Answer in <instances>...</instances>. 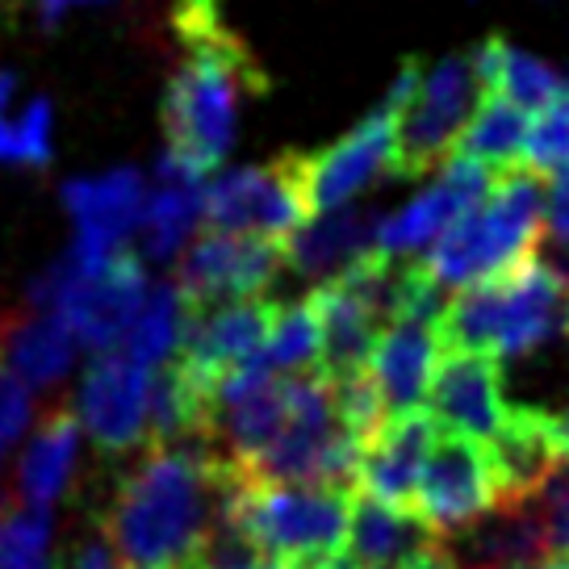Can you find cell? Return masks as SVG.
Returning a JSON list of instances; mask_svg holds the SVG:
<instances>
[{
    "mask_svg": "<svg viewBox=\"0 0 569 569\" xmlns=\"http://www.w3.org/2000/svg\"><path fill=\"white\" fill-rule=\"evenodd\" d=\"M532 502L545 519L552 552H569V461L557 465V473L536 490Z\"/></svg>",
    "mask_w": 569,
    "mask_h": 569,
    "instance_id": "cell-33",
    "label": "cell"
},
{
    "mask_svg": "<svg viewBox=\"0 0 569 569\" xmlns=\"http://www.w3.org/2000/svg\"><path fill=\"white\" fill-rule=\"evenodd\" d=\"M272 322H277V302H268V298L193 310L184 343L177 352L180 369L193 377L201 390L213 393L222 377L264 348Z\"/></svg>",
    "mask_w": 569,
    "mask_h": 569,
    "instance_id": "cell-14",
    "label": "cell"
},
{
    "mask_svg": "<svg viewBox=\"0 0 569 569\" xmlns=\"http://www.w3.org/2000/svg\"><path fill=\"white\" fill-rule=\"evenodd\" d=\"M189 319H193V306L180 293V284H156L147 293V306L134 319V327L126 331L118 352H126L130 360L147 365V369L151 365H168V360H177L180 343H184Z\"/></svg>",
    "mask_w": 569,
    "mask_h": 569,
    "instance_id": "cell-28",
    "label": "cell"
},
{
    "mask_svg": "<svg viewBox=\"0 0 569 569\" xmlns=\"http://www.w3.org/2000/svg\"><path fill=\"white\" fill-rule=\"evenodd\" d=\"M281 264H289L284 243L256 239V234L213 231L210 227L201 239H193L184 248L177 284L193 310H210V306L264 298L268 284L277 281Z\"/></svg>",
    "mask_w": 569,
    "mask_h": 569,
    "instance_id": "cell-10",
    "label": "cell"
},
{
    "mask_svg": "<svg viewBox=\"0 0 569 569\" xmlns=\"http://www.w3.org/2000/svg\"><path fill=\"white\" fill-rule=\"evenodd\" d=\"M532 130V113L519 109L516 101L507 97H481V106L473 109V118L465 126L461 142L452 156H465V160L486 163L495 177L519 168V156H523V139Z\"/></svg>",
    "mask_w": 569,
    "mask_h": 569,
    "instance_id": "cell-27",
    "label": "cell"
},
{
    "mask_svg": "<svg viewBox=\"0 0 569 569\" xmlns=\"http://www.w3.org/2000/svg\"><path fill=\"white\" fill-rule=\"evenodd\" d=\"M419 63H407L390 97L373 109L365 122L348 130L336 147H322L315 156H302L306 168V193H310V210L331 213L343 210L360 189H369L381 172L393 177V160H398V122H402V106H407L415 89H419Z\"/></svg>",
    "mask_w": 569,
    "mask_h": 569,
    "instance_id": "cell-7",
    "label": "cell"
},
{
    "mask_svg": "<svg viewBox=\"0 0 569 569\" xmlns=\"http://www.w3.org/2000/svg\"><path fill=\"white\" fill-rule=\"evenodd\" d=\"M440 549L452 569H536L557 557L532 498H498L481 519L445 532Z\"/></svg>",
    "mask_w": 569,
    "mask_h": 569,
    "instance_id": "cell-16",
    "label": "cell"
},
{
    "mask_svg": "<svg viewBox=\"0 0 569 569\" xmlns=\"http://www.w3.org/2000/svg\"><path fill=\"white\" fill-rule=\"evenodd\" d=\"M310 213L302 156H281L268 168H234L206 184V222L213 231L256 234L289 248Z\"/></svg>",
    "mask_w": 569,
    "mask_h": 569,
    "instance_id": "cell-8",
    "label": "cell"
},
{
    "mask_svg": "<svg viewBox=\"0 0 569 569\" xmlns=\"http://www.w3.org/2000/svg\"><path fill=\"white\" fill-rule=\"evenodd\" d=\"M0 569H54L51 516L30 502H0Z\"/></svg>",
    "mask_w": 569,
    "mask_h": 569,
    "instance_id": "cell-30",
    "label": "cell"
},
{
    "mask_svg": "<svg viewBox=\"0 0 569 569\" xmlns=\"http://www.w3.org/2000/svg\"><path fill=\"white\" fill-rule=\"evenodd\" d=\"M486 452L495 461L502 498H532L557 473V465L569 461V448L561 440V419L528 407L511 410L507 427L486 445Z\"/></svg>",
    "mask_w": 569,
    "mask_h": 569,
    "instance_id": "cell-19",
    "label": "cell"
},
{
    "mask_svg": "<svg viewBox=\"0 0 569 569\" xmlns=\"http://www.w3.org/2000/svg\"><path fill=\"white\" fill-rule=\"evenodd\" d=\"M76 461H80V415L71 407H51L38 419L30 445L18 457V498L47 511L68 495Z\"/></svg>",
    "mask_w": 569,
    "mask_h": 569,
    "instance_id": "cell-23",
    "label": "cell"
},
{
    "mask_svg": "<svg viewBox=\"0 0 569 569\" xmlns=\"http://www.w3.org/2000/svg\"><path fill=\"white\" fill-rule=\"evenodd\" d=\"M172 30L184 42V59L163 92V172L206 180L227 160L248 97L268 89L248 42L222 21L218 0H177Z\"/></svg>",
    "mask_w": 569,
    "mask_h": 569,
    "instance_id": "cell-1",
    "label": "cell"
},
{
    "mask_svg": "<svg viewBox=\"0 0 569 569\" xmlns=\"http://www.w3.org/2000/svg\"><path fill=\"white\" fill-rule=\"evenodd\" d=\"M561 440H566V448H569V410L561 415Z\"/></svg>",
    "mask_w": 569,
    "mask_h": 569,
    "instance_id": "cell-40",
    "label": "cell"
},
{
    "mask_svg": "<svg viewBox=\"0 0 569 569\" xmlns=\"http://www.w3.org/2000/svg\"><path fill=\"white\" fill-rule=\"evenodd\" d=\"M478 97L481 80L473 59H445L440 68L427 71L415 97L402 106L393 177H423L427 168L452 160Z\"/></svg>",
    "mask_w": 569,
    "mask_h": 569,
    "instance_id": "cell-9",
    "label": "cell"
},
{
    "mask_svg": "<svg viewBox=\"0 0 569 569\" xmlns=\"http://www.w3.org/2000/svg\"><path fill=\"white\" fill-rule=\"evenodd\" d=\"M502 398V373L495 356L481 352H448L427 390V415L440 431H457L478 445H490L511 419Z\"/></svg>",
    "mask_w": 569,
    "mask_h": 569,
    "instance_id": "cell-15",
    "label": "cell"
},
{
    "mask_svg": "<svg viewBox=\"0 0 569 569\" xmlns=\"http://www.w3.org/2000/svg\"><path fill=\"white\" fill-rule=\"evenodd\" d=\"M80 339L51 310H4L0 315V369L18 377L30 390H51L71 373Z\"/></svg>",
    "mask_w": 569,
    "mask_h": 569,
    "instance_id": "cell-21",
    "label": "cell"
},
{
    "mask_svg": "<svg viewBox=\"0 0 569 569\" xmlns=\"http://www.w3.org/2000/svg\"><path fill=\"white\" fill-rule=\"evenodd\" d=\"M545 234L557 243H569V172L549 180V210H545Z\"/></svg>",
    "mask_w": 569,
    "mask_h": 569,
    "instance_id": "cell-36",
    "label": "cell"
},
{
    "mask_svg": "<svg viewBox=\"0 0 569 569\" xmlns=\"http://www.w3.org/2000/svg\"><path fill=\"white\" fill-rule=\"evenodd\" d=\"M147 293L151 284L134 251H118L101 268H84L63 256L30 284V306L59 315L80 339V348L101 356L122 348L126 331L147 306Z\"/></svg>",
    "mask_w": 569,
    "mask_h": 569,
    "instance_id": "cell-6",
    "label": "cell"
},
{
    "mask_svg": "<svg viewBox=\"0 0 569 569\" xmlns=\"http://www.w3.org/2000/svg\"><path fill=\"white\" fill-rule=\"evenodd\" d=\"M268 365L277 373H306V365H315L322 356V322L310 298L302 302L277 306V322L268 331L264 348H260Z\"/></svg>",
    "mask_w": 569,
    "mask_h": 569,
    "instance_id": "cell-29",
    "label": "cell"
},
{
    "mask_svg": "<svg viewBox=\"0 0 569 569\" xmlns=\"http://www.w3.org/2000/svg\"><path fill=\"white\" fill-rule=\"evenodd\" d=\"M436 436H440V427L427 410L390 419L386 431L365 448L356 495H369L377 502H390V507H415L419 478H423L427 452L436 445Z\"/></svg>",
    "mask_w": 569,
    "mask_h": 569,
    "instance_id": "cell-18",
    "label": "cell"
},
{
    "mask_svg": "<svg viewBox=\"0 0 569 569\" xmlns=\"http://www.w3.org/2000/svg\"><path fill=\"white\" fill-rule=\"evenodd\" d=\"M197 218H206V180L160 168V189L147 193V210L139 222V251L156 264L172 260L184 248Z\"/></svg>",
    "mask_w": 569,
    "mask_h": 569,
    "instance_id": "cell-26",
    "label": "cell"
},
{
    "mask_svg": "<svg viewBox=\"0 0 569 569\" xmlns=\"http://www.w3.org/2000/svg\"><path fill=\"white\" fill-rule=\"evenodd\" d=\"M519 168H528L545 180H557L561 172H569V97L532 113V130L523 139Z\"/></svg>",
    "mask_w": 569,
    "mask_h": 569,
    "instance_id": "cell-31",
    "label": "cell"
},
{
    "mask_svg": "<svg viewBox=\"0 0 569 569\" xmlns=\"http://www.w3.org/2000/svg\"><path fill=\"white\" fill-rule=\"evenodd\" d=\"M71 4H84V0H34V9H38V18L47 21V26H54V21L68 13Z\"/></svg>",
    "mask_w": 569,
    "mask_h": 569,
    "instance_id": "cell-37",
    "label": "cell"
},
{
    "mask_svg": "<svg viewBox=\"0 0 569 569\" xmlns=\"http://www.w3.org/2000/svg\"><path fill=\"white\" fill-rule=\"evenodd\" d=\"M13 4H18V0H0V18H4V13H13Z\"/></svg>",
    "mask_w": 569,
    "mask_h": 569,
    "instance_id": "cell-41",
    "label": "cell"
},
{
    "mask_svg": "<svg viewBox=\"0 0 569 569\" xmlns=\"http://www.w3.org/2000/svg\"><path fill=\"white\" fill-rule=\"evenodd\" d=\"M498 498L502 495H498L495 461L486 445L457 436V431H440L427 452L415 511L440 532H457L486 516L490 507H498Z\"/></svg>",
    "mask_w": 569,
    "mask_h": 569,
    "instance_id": "cell-12",
    "label": "cell"
},
{
    "mask_svg": "<svg viewBox=\"0 0 569 569\" xmlns=\"http://www.w3.org/2000/svg\"><path fill=\"white\" fill-rule=\"evenodd\" d=\"M495 180L498 177L486 163L452 156L445 163L440 180L427 193L415 197L407 210L381 218V227H377V251H386V256H410V251L419 248H431L452 222H461L465 213L495 189Z\"/></svg>",
    "mask_w": 569,
    "mask_h": 569,
    "instance_id": "cell-17",
    "label": "cell"
},
{
    "mask_svg": "<svg viewBox=\"0 0 569 569\" xmlns=\"http://www.w3.org/2000/svg\"><path fill=\"white\" fill-rule=\"evenodd\" d=\"M536 569H569V552H557V557H549V561H540Z\"/></svg>",
    "mask_w": 569,
    "mask_h": 569,
    "instance_id": "cell-39",
    "label": "cell"
},
{
    "mask_svg": "<svg viewBox=\"0 0 569 569\" xmlns=\"http://www.w3.org/2000/svg\"><path fill=\"white\" fill-rule=\"evenodd\" d=\"M30 423V386H21L9 369H0V452L18 440Z\"/></svg>",
    "mask_w": 569,
    "mask_h": 569,
    "instance_id": "cell-34",
    "label": "cell"
},
{
    "mask_svg": "<svg viewBox=\"0 0 569 569\" xmlns=\"http://www.w3.org/2000/svg\"><path fill=\"white\" fill-rule=\"evenodd\" d=\"M557 336H569V284L540 256L461 289L440 322L448 352H481L495 360L528 356Z\"/></svg>",
    "mask_w": 569,
    "mask_h": 569,
    "instance_id": "cell-3",
    "label": "cell"
},
{
    "mask_svg": "<svg viewBox=\"0 0 569 569\" xmlns=\"http://www.w3.org/2000/svg\"><path fill=\"white\" fill-rule=\"evenodd\" d=\"M445 532L427 523L415 507H390L369 495H356L348 561L352 566H402L419 552L440 549Z\"/></svg>",
    "mask_w": 569,
    "mask_h": 569,
    "instance_id": "cell-22",
    "label": "cell"
},
{
    "mask_svg": "<svg viewBox=\"0 0 569 569\" xmlns=\"http://www.w3.org/2000/svg\"><path fill=\"white\" fill-rule=\"evenodd\" d=\"M473 63H478L481 97H486V92H490V97H507V101H516V106L528 109V113H540V109L557 106L561 97H569V84L549 68V63H540L532 54L516 51V47L502 42V38L481 42V51L473 54Z\"/></svg>",
    "mask_w": 569,
    "mask_h": 569,
    "instance_id": "cell-25",
    "label": "cell"
},
{
    "mask_svg": "<svg viewBox=\"0 0 569 569\" xmlns=\"http://www.w3.org/2000/svg\"><path fill=\"white\" fill-rule=\"evenodd\" d=\"M352 502L356 490L268 486L243 478L234 511L251 540L272 557H281L289 569H352L348 561Z\"/></svg>",
    "mask_w": 569,
    "mask_h": 569,
    "instance_id": "cell-5",
    "label": "cell"
},
{
    "mask_svg": "<svg viewBox=\"0 0 569 569\" xmlns=\"http://www.w3.org/2000/svg\"><path fill=\"white\" fill-rule=\"evenodd\" d=\"M234 473V461L213 457L210 445H151L118 478L101 532L134 569H193Z\"/></svg>",
    "mask_w": 569,
    "mask_h": 569,
    "instance_id": "cell-2",
    "label": "cell"
},
{
    "mask_svg": "<svg viewBox=\"0 0 569 569\" xmlns=\"http://www.w3.org/2000/svg\"><path fill=\"white\" fill-rule=\"evenodd\" d=\"M76 415L106 457H130L147 440L151 419V369L126 352H101L80 377Z\"/></svg>",
    "mask_w": 569,
    "mask_h": 569,
    "instance_id": "cell-11",
    "label": "cell"
},
{
    "mask_svg": "<svg viewBox=\"0 0 569 569\" xmlns=\"http://www.w3.org/2000/svg\"><path fill=\"white\" fill-rule=\"evenodd\" d=\"M63 569H118V549H113V540L106 532H92L71 549Z\"/></svg>",
    "mask_w": 569,
    "mask_h": 569,
    "instance_id": "cell-35",
    "label": "cell"
},
{
    "mask_svg": "<svg viewBox=\"0 0 569 569\" xmlns=\"http://www.w3.org/2000/svg\"><path fill=\"white\" fill-rule=\"evenodd\" d=\"M440 348H445V339H440V327H431V322H393L381 331L369 373L390 407V419L415 415L427 402L431 377L445 360Z\"/></svg>",
    "mask_w": 569,
    "mask_h": 569,
    "instance_id": "cell-20",
    "label": "cell"
},
{
    "mask_svg": "<svg viewBox=\"0 0 569 569\" xmlns=\"http://www.w3.org/2000/svg\"><path fill=\"white\" fill-rule=\"evenodd\" d=\"M549 184L528 168H511L495 180V189L481 197L461 222H452L427 251V272L436 281L469 289L490 277H502L528 256H536L545 234Z\"/></svg>",
    "mask_w": 569,
    "mask_h": 569,
    "instance_id": "cell-4",
    "label": "cell"
},
{
    "mask_svg": "<svg viewBox=\"0 0 569 569\" xmlns=\"http://www.w3.org/2000/svg\"><path fill=\"white\" fill-rule=\"evenodd\" d=\"M51 160V101H30L18 122L0 113V163H30L42 168Z\"/></svg>",
    "mask_w": 569,
    "mask_h": 569,
    "instance_id": "cell-32",
    "label": "cell"
},
{
    "mask_svg": "<svg viewBox=\"0 0 569 569\" xmlns=\"http://www.w3.org/2000/svg\"><path fill=\"white\" fill-rule=\"evenodd\" d=\"M377 218H365L356 210H331L319 222H306L302 231L289 239V268L302 277H336L360 256L377 251Z\"/></svg>",
    "mask_w": 569,
    "mask_h": 569,
    "instance_id": "cell-24",
    "label": "cell"
},
{
    "mask_svg": "<svg viewBox=\"0 0 569 569\" xmlns=\"http://www.w3.org/2000/svg\"><path fill=\"white\" fill-rule=\"evenodd\" d=\"M71 222H76V243L71 260L84 268H101L126 251V239L139 231L142 210H147V189L139 172H109V177H84L71 180L63 189Z\"/></svg>",
    "mask_w": 569,
    "mask_h": 569,
    "instance_id": "cell-13",
    "label": "cell"
},
{
    "mask_svg": "<svg viewBox=\"0 0 569 569\" xmlns=\"http://www.w3.org/2000/svg\"><path fill=\"white\" fill-rule=\"evenodd\" d=\"M243 569H289V566H284L281 557H272V552H260V557H256V561H248Z\"/></svg>",
    "mask_w": 569,
    "mask_h": 569,
    "instance_id": "cell-38",
    "label": "cell"
}]
</instances>
